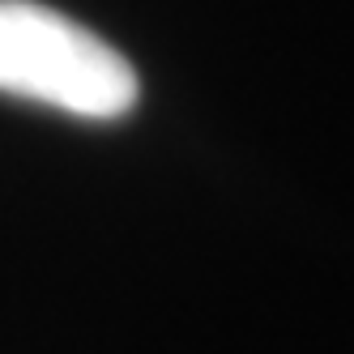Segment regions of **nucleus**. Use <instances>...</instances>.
<instances>
[{
  "label": "nucleus",
  "instance_id": "1",
  "mask_svg": "<svg viewBox=\"0 0 354 354\" xmlns=\"http://www.w3.org/2000/svg\"><path fill=\"white\" fill-rule=\"evenodd\" d=\"M0 94L77 120H120L137 107L141 82L107 39L60 9L0 0Z\"/></svg>",
  "mask_w": 354,
  "mask_h": 354
}]
</instances>
